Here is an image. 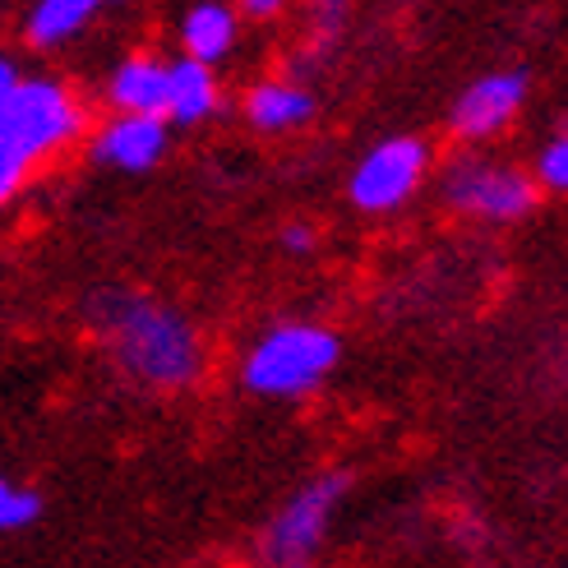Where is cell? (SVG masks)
I'll return each instance as SVG.
<instances>
[{
  "label": "cell",
  "mask_w": 568,
  "mask_h": 568,
  "mask_svg": "<svg viewBox=\"0 0 568 568\" xmlns=\"http://www.w3.org/2000/svg\"><path fill=\"white\" fill-rule=\"evenodd\" d=\"M89 324L111 352V361L139 384L185 388L204 371V347H199L194 324L181 310L153 296H139L125 287L98 292L89 301Z\"/></svg>",
  "instance_id": "6da1fadb"
},
{
  "label": "cell",
  "mask_w": 568,
  "mask_h": 568,
  "mask_svg": "<svg viewBox=\"0 0 568 568\" xmlns=\"http://www.w3.org/2000/svg\"><path fill=\"white\" fill-rule=\"evenodd\" d=\"M343 343L320 328V324H277L250 347L241 379L250 393L260 397H301L310 388H320V379L337 365Z\"/></svg>",
  "instance_id": "7a4b0ae2"
},
{
  "label": "cell",
  "mask_w": 568,
  "mask_h": 568,
  "mask_svg": "<svg viewBox=\"0 0 568 568\" xmlns=\"http://www.w3.org/2000/svg\"><path fill=\"white\" fill-rule=\"evenodd\" d=\"M79 134V102L55 79H19V89L0 106V149L23 166L55 153Z\"/></svg>",
  "instance_id": "3957f363"
},
{
  "label": "cell",
  "mask_w": 568,
  "mask_h": 568,
  "mask_svg": "<svg viewBox=\"0 0 568 568\" xmlns=\"http://www.w3.org/2000/svg\"><path fill=\"white\" fill-rule=\"evenodd\" d=\"M343 490H347V471H328L320 480H310L301 495H292V504L273 518V527L264 536V555L282 568H301L320 550L333 508L343 504Z\"/></svg>",
  "instance_id": "277c9868"
},
{
  "label": "cell",
  "mask_w": 568,
  "mask_h": 568,
  "mask_svg": "<svg viewBox=\"0 0 568 568\" xmlns=\"http://www.w3.org/2000/svg\"><path fill=\"white\" fill-rule=\"evenodd\" d=\"M425 166H430V149L420 144V139H384V144H375L371 153H365L356 162L352 172V204L365 209V213H388L397 209L403 199L416 194Z\"/></svg>",
  "instance_id": "5b68a950"
},
{
  "label": "cell",
  "mask_w": 568,
  "mask_h": 568,
  "mask_svg": "<svg viewBox=\"0 0 568 568\" xmlns=\"http://www.w3.org/2000/svg\"><path fill=\"white\" fill-rule=\"evenodd\" d=\"M444 194L463 213L486 222H518L536 209V185L514 166H490V162H458L444 176Z\"/></svg>",
  "instance_id": "8992f818"
},
{
  "label": "cell",
  "mask_w": 568,
  "mask_h": 568,
  "mask_svg": "<svg viewBox=\"0 0 568 568\" xmlns=\"http://www.w3.org/2000/svg\"><path fill=\"white\" fill-rule=\"evenodd\" d=\"M527 83H531L527 70H499V74L476 79L471 89L458 98V106H453V130H458L463 139H490V134H499L523 111Z\"/></svg>",
  "instance_id": "52a82bcc"
},
{
  "label": "cell",
  "mask_w": 568,
  "mask_h": 568,
  "mask_svg": "<svg viewBox=\"0 0 568 568\" xmlns=\"http://www.w3.org/2000/svg\"><path fill=\"white\" fill-rule=\"evenodd\" d=\"M166 153V121L158 116H116L93 144V158L116 172H149Z\"/></svg>",
  "instance_id": "ba28073f"
},
{
  "label": "cell",
  "mask_w": 568,
  "mask_h": 568,
  "mask_svg": "<svg viewBox=\"0 0 568 568\" xmlns=\"http://www.w3.org/2000/svg\"><path fill=\"white\" fill-rule=\"evenodd\" d=\"M111 106H121V116H158L166 111V65L149 51H134L116 65L106 83Z\"/></svg>",
  "instance_id": "9c48e42d"
},
{
  "label": "cell",
  "mask_w": 568,
  "mask_h": 568,
  "mask_svg": "<svg viewBox=\"0 0 568 568\" xmlns=\"http://www.w3.org/2000/svg\"><path fill=\"white\" fill-rule=\"evenodd\" d=\"M245 116H250L254 130L282 134V130H296V125H305L310 116H315V98H310V89H296V83L264 79V83L250 89Z\"/></svg>",
  "instance_id": "30bf717a"
},
{
  "label": "cell",
  "mask_w": 568,
  "mask_h": 568,
  "mask_svg": "<svg viewBox=\"0 0 568 568\" xmlns=\"http://www.w3.org/2000/svg\"><path fill=\"white\" fill-rule=\"evenodd\" d=\"M217 111V79L209 65L199 61H176L166 65V111L162 121L172 116L181 125H194V121H209Z\"/></svg>",
  "instance_id": "8fae6325"
},
{
  "label": "cell",
  "mask_w": 568,
  "mask_h": 568,
  "mask_svg": "<svg viewBox=\"0 0 568 568\" xmlns=\"http://www.w3.org/2000/svg\"><path fill=\"white\" fill-rule=\"evenodd\" d=\"M181 42H185V61H199V65L213 70V61H222V55L232 51V42H236V10L194 6L181 19Z\"/></svg>",
  "instance_id": "7c38bea8"
},
{
  "label": "cell",
  "mask_w": 568,
  "mask_h": 568,
  "mask_svg": "<svg viewBox=\"0 0 568 568\" xmlns=\"http://www.w3.org/2000/svg\"><path fill=\"white\" fill-rule=\"evenodd\" d=\"M93 14H98L93 0H42V6L28 10L23 38L33 47H61L74 33H83L93 23Z\"/></svg>",
  "instance_id": "4fadbf2b"
},
{
  "label": "cell",
  "mask_w": 568,
  "mask_h": 568,
  "mask_svg": "<svg viewBox=\"0 0 568 568\" xmlns=\"http://www.w3.org/2000/svg\"><path fill=\"white\" fill-rule=\"evenodd\" d=\"M38 514H42V495L0 476V531H19L28 523H38Z\"/></svg>",
  "instance_id": "5bb4252c"
},
{
  "label": "cell",
  "mask_w": 568,
  "mask_h": 568,
  "mask_svg": "<svg viewBox=\"0 0 568 568\" xmlns=\"http://www.w3.org/2000/svg\"><path fill=\"white\" fill-rule=\"evenodd\" d=\"M536 181H541L546 190H564L568 185V139L555 134L550 144L541 149V158H536Z\"/></svg>",
  "instance_id": "9a60e30c"
},
{
  "label": "cell",
  "mask_w": 568,
  "mask_h": 568,
  "mask_svg": "<svg viewBox=\"0 0 568 568\" xmlns=\"http://www.w3.org/2000/svg\"><path fill=\"white\" fill-rule=\"evenodd\" d=\"M23 176H28V166L14 158V153H6V149H0V204H6V199L23 185Z\"/></svg>",
  "instance_id": "2e32d148"
},
{
  "label": "cell",
  "mask_w": 568,
  "mask_h": 568,
  "mask_svg": "<svg viewBox=\"0 0 568 568\" xmlns=\"http://www.w3.org/2000/svg\"><path fill=\"white\" fill-rule=\"evenodd\" d=\"M282 245H287V250H310V245H315V232H310L305 222H292L287 232H282Z\"/></svg>",
  "instance_id": "e0dca14e"
},
{
  "label": "cell",
  "mask_w": 568,
  "mask_h": 568,
  "mask_svg": "<svg viewBox=\"0 0 568 568\" xmlns=\"http://www.w3.org/2000/svg\"><path fill=\"white\" fill-rule=\"evenodd\" d=\"M19 89V70H14V61H6L0 55V106H6V98Z\"/></svg>",
  "instance_id": "ac0fdd59"
},
{
  "label": "cell",
  "mask_w": 568,
  "mask_h": 568,
  "mask_svg": "<svg viewBox=\"0 0 568 568\" xmlns=\"http://www.w3.org/2000/svg\"><path fill=\"white\" fill-rule=\"evenodd\" d=\"M254 19H268V14H277V0H250V6H245Z\"/></svg>",
  "instance_id": "d6986e66"
},
{
  "label": "cell",
  "mask_w": 568,
  "mask_h": 568,
  "mask_svg": "<svg viewBox=\"0 0 568 568\" xmlns=\"http://www.w3.org/2000/svg\"><path fill=\"white\" fill-rule=\"evenodd\" d=\"M301 568H305V564H301Z\"/></svg>",
  "instance_id": "ffe728a7"
}]
</instances>
